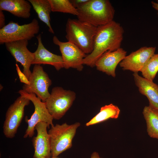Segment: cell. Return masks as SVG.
<instances>
[{"mask_svg": "<svg viewBox=\"0 0 158 158\" xmlns=\"http://www.w3.org/2000/svg\"><path fill=\"white\" fill-rule=\"evenodd\" d=\"M124 30L120 24L114 20L97 27L92 52L83 60V64L91 67L104 53L112 51L121 48Z\"/></svg>", "mask_w": 158, "mask_h": 158, "instance_id": "6da1fadb", "label": "cell"}, {"mask_svg": "<svg viewBox=\"0 0 158 158\" xmlns=\"http://www.w3.org/2000/svg\"><path fill=\"white\" fill-rule=\"evenodd\" d=\"M77 9L78 19L96 27L113 21L115 13L108 0H88Z\"/></svg>", "mask_w": 158, "mask_h": 158, "instance_id": "7a4b0ae2", "label": "cell"}, {"mask_svg": "<svg viewBox=\"0 0 158 158\" xmlns=\"http://www.w3.org/2000/svg\"><path fill=\"white\" fill-rule=\"evenodd\" d=\"M97 27L78 19L69 18L66 24V37L85 54L92 51Z\"/></svg>", "mask_w": 158, "mask_h": 158, "instance_id": "3957f363", "label": "cell"}, {"mask_svg": "<svg viewBox=\"0 0 158 158\" xmlns=\"http://www.w3.org/2000/svg\"><path fill=\"white\" fill-rule=\"evenodd\" d=\"M80 125L79 122L71 125L64 123L51 126L48 132L50 138L51 157H57L72 147L73 139Z\"/></svg>", "mask_w": 158, "mask_h": 158, "instance_id": "277c9868", "label": "cell"}, {"mask_svg": "<svg viewBox=\"0 0 158 158\" xmlns=\"http://www.w3.org/2000/svg\"><path fill=\"white\" fill-rule=\"evenodd\" d=\"M76 97L74 92L60 87H53L45 103L54 119L62 118L72 106Z\"/></svg>", "mask_w": 158, "mask_h": 158, "instance_id": "5b68a950", "label": "cell"}, {"mask_svg": "<svg viewBox=\"0 0 158 158\" xmlns=\"http://www.w3.org/2000/svg\"><path fill=\"white\" fill-rule=\"evenodd\" d=\"M39 30L38 22L35 18L30 23L21 25L11 21L0 29V44L23 40H29L38 34Z\"/></svg>", "mask_w": 158, "mask_h": 158, "instance_id": "8992f818", "label": "cell"}, {"mask_svg": "<svg viewBox=\"0 0 158 158\" xmlns=\"http://www.w3.org/2000/svg\"><path fill=\"white\" fill-rule=\"evenodd\" d=\"M18 93L20 96L28 99L33 104L35 107L34 111L28 119L27 116L25 118V121L28 124L23 137L26 138L28 137L31 138L35 133V127L40 122L47 123L49 127L54 125L53 123V117L49 112L45 102H42L35 94L28 93L23 90L19 91Z\"/></svg>", "mask_w": 158, "mask_h": 158, "instance_id": "52a82bcc", "label": "cell"}, {"mask_svg": "<svg viewBox=\"0 0 158 158\" xmlns=\"http://www.w3.org/2000/svg\"><path fill=\"white\" fill-rule=\"evenodd\" d=\"M30 100L20 96L8 108L3 126V133L8 138L14 137L24 116V108Z\"/></svg>", "mask_w": 158, "mask_h": 158, "instance_id": "ba28073f", "label": "cell"}, {"mask_svg": "<svg viewBox=\"0 0 158 158\" xmlns=\"http://www.w3.org/2000/svg\"><path fill=\"white\" fill-rule=\"evenodd\" d=\"M29 80L30 85L24 84L22 90L28 93L35 94L42 102H45L50 95L48 89L52 83L42 66L40 65H34Z\"/></svg>", "mask_w": 158, "mask_h": 158, "instance_id": "9c48e42d", "label": "cell"}, {"mask_svg": "<svg viewBox=\"0 0 158 158\" xmlns=\"http://www.w3.org/2000/svg\"><path fill=\"white\" fill-rule=\"evenodd\" d=\"M53 42L59 47L64 68L68 69L73 68L79 71L83 70V60L87 55L81 49L70 42H63L60 41L56 36L53 38Z\"/></svg>", "mask_w": 158, "mask_h": 158, "instance_id": "30bf717a", "label": "cell"}, {"mask_svg": "<svg viewBox=\"0 0 158 158\" xmlns=\"http://www.w3.org/2000/svg\"><path fill=\"white\" fill-rule=\"evenodd\" d=\"M28 40H23L8 42L5 44L7 50L16 62L20 63L23 67V72L29 80L32 72L30 67L34 59V54L28 49Z\"/></svg>", "mask_w": 158, "mask_h": 158, "instance_id": "8fae6325", "label": "cell"}, {"mask_svg": "<svg viewBox=\"0 0 158 158\" xmlns=\"http://www.w3.org/2000/svg\"><path fill=\"white\" fill-rule=\"evenodd\" d=\"M156 47H143L126 56L120 63L123 70L134 73L140 71L147 62L154 54Z\"/></svg>", "mask_w": 158, "mask_h": 158, "instance_id": "7c38bea8", "label": "cell"}, {"mask_svg": "<svg viewBox=\"0 0 158 158\" xmlns=\"http://www.w3.org/2000/svg\"><path fill=\"white\" fill-rule=\"evenodd\" d=\"M49 128L44 122H40L35 126L36 136L32 139L34 149L33 158H50L51 157L50 138L47 130Z\"/></svg>", "mask_w": 158, "mask_h": 158, "instance_id": "4fadbf2b", "label": "cell"}, {"mask_svg": "<svg viewBox=\"0 0 158 158\" xmlns=\"http://www.w3.org/2000/svg\"><path fill=\"white\" fill-rule=\"evenodd\" d=\"M126 54L127 52L121 48L115 51H107L97 60L95 66L98 70L114 78L116 68L126 56Z\"/></svg>", "mask_w": 158, "mask_h": 158, "instance_id": "5bb4252c", "label": "cell"}, {"mask_svg": "<svg viewBox=\"0 0 158 158\" xmlns=\"http://www.w3.org/2000/svg\"><path fill=\"white\" fill-rule=\"evenodd\" d=\"M38 44L34 54V59L32 64H48L53 66L57 71L64 68L61 56L54 54L49 51L44 47L42 40L41 35L36 37Z\"/></svg>", "mask_w": 158, "mask_h": 158, "instance_id": "9a60e30c", "label": "cell"}, {"mask_svg": "<svg viewBox=\"0 0 158 158\" xmlns=\"http://www.w3.org/2000/svg\"><path fill=\"white\" fill-rule=\"evenodd\" d=\"M133 75L139 92L147 98L149 105L158 110V85L140 76L138 73H134Z\"/></svg>", "mask_w": 158, "mask_h": 158, "instance_id": "2e32d148", "label": "cell"}, {"mask_svg": "<svg viewBox=\"0 0 158 158\" xmlns=\"http://www.w3.org/2000/svg\"><path fill=\"white\" fill-rule=\"evenodd\" d=\"M31 5L25 0H0V10L6 11L18 18L27 19L31 16Z\"/></svg>", "mask_w": 158, "mask_h": 158, "instance_id": "e0dca14e", "label": "cell"}, {"mask_svg": "<svg viewBox=\"0 0 158 158\" xmlns=\"http://www.w3.org/2000/svg\"><path fill=\"white\" fill-rule=\"evenodd\" d=\"M40 20L44 23L49 28L50 33L54 32L50 24V14L51 11V4L49 0H29Z\"/></svg>", "mask_w": 158, "mask_h": 158, "instance_id": "ac0fdd59", "label": "cell"}, {"mask_svg": "<svg viewBox=\"0 0 158 158\" xmlns=\"http://www.w3.org/2000/svg\"><path fill=\"white\" fill-rule=\"evenodd\" d=\"M142 114L148 135L151 138L158 139V110L149 105L144 107Z\"/></svg>", "mask_w": 158, "mask_h": 158, "instance_id": "d6986e66", "label": "cell"}, {"mask_svg": "<svg viewBox=\"0 0 158 158\" xmlns=\"http://www.w3.org/2000/svg\"><path fill=\"white\" fill-rule=\"evenodd\" d=\"M120 112L118 107L112 104L105 105L101 107L99 112L86 123L85 125L88 126L94 125L110 118L117 119L119 117Z\"/></svg>", "mask_w": 158, "mask_h": 158, "instance_id": "ffe728a7", "label": "cell"}, {"mask_svg": "<svg viewBox=\"0 0 158 158\" xmlns=\"http://www.w3.org/2000/svg\"><path fill=\"white\" fill-rule=\"evenodd\" d=\"M51 11L68 13L77 16V9L69 0H49Z\"/></svg>", "mask_w": 158, "mask_h": 158, "instance_id": "44dd1931", "label": "cell"}, {"mask_svg": "<svg viewBox=\"0 0 158 158\" xmlns=\"http://www.w3.org/2000/svg\"><path fill=\"white\" fill-rule=\"evenodd\" d=\"M140 72L143 78L153 81L158 72V54L151 56Z\"/></svg>", "mask_w": 158, "mask_h": 158, "instance_id": "7402d4cb", "label": "cell"}, {"mask_svg": "<svg viewBox=\"0 0 158 158\" xmlns=\"http://www.w3.org/2000/svg\"><path fill=\"white\" fill-rule=\"evenodd\" d=\"M16 70L20 82L25 85H30V82L29 80L23 73L21 71L18 65L16 63Z\"/></svg>", "mask_w": 158, "mask_h": 158, "instance_id": "603a6c76", "label": "cell"}, {"mask_svg": "<svg viewBox=\"0 0 158 158\" xmlns=\"http://www.w3.org/2000/svg\"><path fill=\"white\" fill-rule=\"evenodd\" d=\"M70 1L74 7L77 8L87 1L88 0H71Z\"/></svg>", "mask_w": 158, "mask_h": 158, "instance_id": "cb8c5ba5", "label": "cell"}, {"mask_svg": "<svg viewBox=\"0 0 158 158\" xmlns=\"http://www.w3.org/2000/svg\"><path fill=\"white\" fill-rule=\"evenodd\" d=\"M5 25V17L3 11L0 10V28L4 27Z\"/></svg>", "mask_w": 158, "mask_h": 158, "instance_id": "d4e9b609", "label": "cell"}, {"mask_svg": "<svg viewBox=\"0 0 158 158\" xmlns=\"http://www.w3.org/2000/svg\"><path fill=\"white\" fill-rule=\"evenodd\" d=\"M151 3L152 7L158 11V0H157L156 2L152 1Z\"/></svg>", "mask_w": 158, "mask_h": 158, "instance_id": "484cf974", "label": "cell"}, {"mask_svg": "<svg viewBox=\"0 0 158 158\" xmlns=\"http://www.w3.org/2000/svg\"><path fill=\"white\" fill-rule=\"evenodd\" d=\"M90 158H102L100 157L98 153L96 152H93L91 155Z\"/></svg>", "mask_w": 158, "mask_h": 158, "instance_id": "4316f807", "label": "cell"}, {"mask_svg": "<svg viewBox=\"0 0 158 158\" xmlns=\"http://www.w3.org/2000/svg\"><path fill=\"white\" fill-rule=\"evenodd\" d=\"M51 158H58L57 157H51Z\"/></svg>", "mask_w": 158, "mask_h": 158, "instance_id": "83f0119b", "label": "cell"}, {"mask_svg": "<svg viewBox=\"0 0 158 158\" xmlns=\"http://www.w3.org/2000/svg\"><path fill=\"white\" fill-rule=\"evenodd\" d=\"M157 15L158 16V12L157 13Z\"/></svg>", "mask_w": 158, "mask_h": 158, "instance_id": "f1b7e54d", "label": "cell"}]
</instances>
